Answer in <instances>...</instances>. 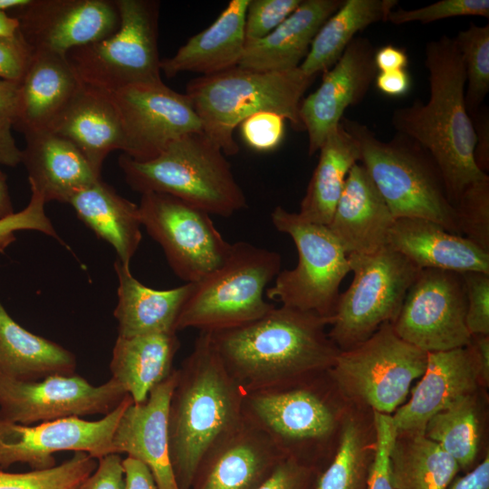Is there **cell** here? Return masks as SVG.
<instances>
[{"label":"cell","instance_id":"obj_1","mask_svg":"<svg viewBox=\"0 0 489 489\" xmlns=\"http://www.w3.org/2000/svg\"><path fill=\"white\" fill-rule=\"evenodd\" d=\"M331 320L281 305L238 328L211 332L229 374L246 394L292 387L326 373L340 350Z\"/></svg>","mask_w":489,"mask_h":489},{"label":"cell","instance_id":"obj_2","mask_svg":"<svg viewBox=\"0 0 489 489\" xmlns=\"http://www.w3.org/2000/svg\"><path fill=\"white\" fill-rule=\"evenodd\" d=\"M425 65L430 87L428 101L417 99L396 109L391 124L397 133L415 139L431 154L455 206L466 187L488 176L474 160L475 134L465 108V72L455 37L444 34L429 41Z\"/></svg>","mask_w":489,"mask_h":489},{"label":"cell","instance_id":"obj_3","mask_svg":"<svg viewBox=\"0 0 489 489\" xmlns=\"http://www.w3.org/2000/svg\"><path fill=\"white\" fill-rule=\"evenodd\" d=\"M177 373L168 407V453L179 489H190L205 454L242 421L245 393L225 367L211 332L200 331Z\"/></svg>","mask_w":489,"mask_h":489},{"label":"cell","instance_id":"obj_4","mask_svg":"<svg viewBox=\"0 0 489 489\" xmlns=\"http://www.w3.org/2000/svg\"><path fill=\"white\" fill-rule=\"evenodd\" d=\"M348 406L326 372L292 387L246 394L243 417L285 458L321 471L335 453Z\"/></svg>","mask_w":489,"mask_h":489},{"label":"cell","instance_id":"obj_5","mask_svg":"<svg viewBox=\"0 0 489 489\" xmlns=\"http://www.w3.org/2000/svg\"><path fill=\"white\" fill-rule=\"evenodd\" d=\"M315 76L298 67L258 72L239 66L191 80L186 88L203 132L225 156L238 153L234 130L247 117L273 111L289 120L292 129L304 130L300 104Z\"/></svg>","mask_w":489,"mask_h":489},{"label":"cell","instance_id":"obj_6","mask_svg":"<svg viewBox=\"0 0 489 489\" xmlns=\"http://www.w3.org/2000/svg\"><path fill=\"white\" fill-rule=\"evenodd\" d=\"M340 122L395 219H426L461 235L440 169L421 144L400 133L383 141L365 124L345 117Z\"/></svg>","mask_w":489,"mask_h":489},{"label":"cell","instance_id":"obj_7","mask_svg":"<svg viewBox=\"0 0 489 489\" xmlns=\"http://www.w3.org/2000/svg\"><path fill=\"white\" fill-rule=\"evenodd\" d=\"M118 163L128 185L141 195H170L224 217L247 206L225 155L203 131L178 138L151 160L122 154Z\"/></svg>","mask_w":489,"mask_h":489},{"label":"cell","instance_id":"obj_8","mask_svg":"<svg viewBox=\"0 0 489 489\" xmlns=\"http://www.w3.org/2000/svg\"><path fill=\"white\" fill-rule=\"evenodd\" d=\"M279 253L235 242L225 261L190 292L177 320L176 331L216 332L253 322L274 307L264 299L268 284L281 271Z\"/></svg>","mask_w":489,"mask_h":489},{"label":"cell","instance_id":"obj_9","mask_svg":"<svg viewBox=\"0 0 489 489\" xmlns=\"http://www.w3.org/2000/svg\"><path fill=\"white\" fill-rule=\"evenodd\" d=\"M427 353L402 340L392 323L340 350L328 374L347 404L392 415L425 371Z\"/></svg>","mask_w":489,"mask_h":489},{"label":"cell","instance_id":"obj_10","mask_svg":"<svg viewBox=\"0 0 489 489\" xmlns=\"http://www.w3.org/2000/svg\"><path fill=\"white\" fill-rule=\"evenodd\" d=\"M120 24L110 35L77 47L66 58L82 84L105 92L160 81L159 3L115 0Z\"/></svg>","mask_w":489,"mask_h":489},{"label":"cell","instance_id":"obj_11","mask_svg":"<svg viewBox=\"0 0 489 489\" xmlns=\"http://www.w3.org/2000/svg\"><path fill=\"white\" fill-rule=\"evenodd\" d=\"M271 220L279 232L292 239L298 263L292 269L279 272L273 285L266 289V297L331 322L340 285L350 272L348 254L327 225L308 222L282 206L273 209Z\"/></svg>","mask_w":489,"mask_h":489},{"label":"cell","instance_id":"obj_12","mask_svg":"<svg viewBox=\"0 0 489 489\" xmlns=\"http://www.w3.org/2000/svg\"><path fill=\"white\" fill-rule=\"evenodd\" d=\"M353 279L340 293L328 335L340 350L393 323L420 269L387 245L370 254H349Z\"/></svg>","mask_w":489,"mask_h":489},{"label":"cell","instance_id":"obj_13","mask_svg":"<svg viewBox=\"0 0 489 489\" xmlns=\"http://www.w3.org/2000/svg\"><path fill=\"white\" fill-rule=\"evenodd\" d=\"M142 226L161 246L174 273L196 283L217 268L231 244L215 226L210 215L173 196L149 192L139 205Z\"/></svg>","mask_w":489,"mask_h":489},{"label":"cell","instance_id":"obj_14","mask_svg":"<svg viewBox=\"0 0 489 489\" xmlns=\"http://www.w3.org/2000/svg\"><path fill=\"white\" fill-rule=\"evenodd\" d=\"M466 295L462 273L420 270L392 326L405 341L429 353L470 343Z\"/></svg>","mask_w":489,"mask_h":489},{"label":"cell","instance_id":"obj_15","mask_svg":"<svg viewBox=\"0 0 489 489\" xmlns=\"http://www.w3.org/2000/svg\"><path fill=\"white\" fill-rule=\"evenodd\" d=\"M108 93L121 124L123 154L136 161L151 160L178 138L203 131L187 95L170 89L162 80Z\"/></svg>","mask_w":489,"mask_h":489},{"label":"cell","instance_id":"obj_16","mask_svg":"<svg viewBox=\"0 0 489 489\" xmlns=\"http://www.w3.org/2000/svg\"><path fill=\"white\" fill-rule=\"evenodd\" d=\"M128 395L111 378L93 386L76 374L32 382L0 377V419L31 426L68 417L106 416Z\"/></svg>","mask_w":489,"mask_h":489},{"label":"cell","instance_id":"obj_17","mask_svg":"<svg viewBox=\"0 0 489 489\" xmlns=\"http://www.w3.org/2000/svg\"><path fill=\"white\" fill-rule=\"evenodd\" d=\"M133 402L128 395L110 414L96 421L68 417L24 426L0 419V469L15 463L33 470L51 468L53 454L84 452L95 459L112 454V436L124 410Z\"/></svg>","mask_w":489,"mask_h":489},{"label":"cell","instance_id":"obj_18","mask_svg":"<svg viewBox=\"0 0 489 489\" xmlns=\"http://www.w3.org/2000/svg\"><path fill=\"white\" fill-rule=\"evenodd\" d=\"M13 16L32 52L63 57L110 35L120 24L115 2L108 0H31Z\"/></svg>","mask_w":489,"mask_h":489},{"label":"cell","instance_id":"obj_19","mask_svg":"<svg viewBox=\"0 0 489 489\" xmlns=\"http://www.w3.org/2000/svg\"><path fill=\"white\" fill-rule=\"evenodd\" d=\"M375 51L369 39L355 37L338 62L323 72L318 89L301 101L299 113L308 133L309 156L320 150L345 110L364 100L378 73Z\"/></svg>","mask_w":489,"mask_h":489},{"label":"cell","instance_id":"obj_20","mask_svg":"<svg viewBox=\"0 0 489 489\" xmlns=\"http://www.w3.org/2000/svg\"><path fill=\"white\" fill-rule=\"evenodd\" d=\"M284 458L264 432L243 417L205 454L190 489H256Z\"/></svg>","mask_w":489,"mask_h":489},{"label":"cell","instance_id":"obj_21","mask_svg":"<svg viewBox=\"0 0 489 489\" xmlns=\"http://www.w3.org/2000/svg\"><path fill=\"white\" fill-rule=\"evenodd\" d=\"M410 398L392 415L396 433H424L428 420L456 400L485 390L471 346L427 353L424 373Z\"/></svg>","mask_w":489,"mask_h":489},{"label":"cell","instance_id":"obj_22","mask_svg":"<svg viewBox=\"0 0 489 489\" xmlns=\"http://www.w3.org/2000/svg\"><path fill=\"white\" fill-rule=\"evenodd\" d=\"M177 369L139 404L132 402L120 417L112 436V454H127L144 463L158 489H179L168 453V417L177 382Z\"/></svg>","mask_w":489,"mask_h":489},{"label":"cell","instance_id":"obj_23","mask_svg":"<svg viewBox=\"0 0 489 489\" xmlns=\"http://www.w3.org/2000/svg\"><path fill=\"white\" fill-rule=\"evenodd\" d=\"M395 221L366 168H350L327 227L346 254H370L388 245Z\"/></svg>","mask_w":489,"mask_h":489},{"label":"cell","instance_id":"obj_24","mask_svg":"<svg viewBox=\"0 0 489 489\" xmlns=\"http://www.w3.org/2000/svg\"><path fill=\"white\" fill-rule=\"evenodd\" d=\"M388 245L420 270L489 273V253L465 236L452 234L429 220L395 219L388 233Z\"/></svg>","mask_w":489,"mask_h":489},{"label":"cell","instance_id":"obj_25","mask_svg":"<svg viewBox=\"0 0 489 489\" xmlns=\"http://www.w3.org/2000/svg\"><path fill=\"white\" fill-rule=\"evenodd\" d=\"M22 163L29 185L44 197L46 203H68L76 193L92 185L98 176L89 161L68 139L51 130L26 132Z\"/></svg>","mask_w":489,"mask_h":489},{"label":"cell","instance_id":"obj_26","mask_svg":"<svg viewBox=\"0 0 489 489\" xmlns=\"http://www.w3.org/2000/svg\"><path fill=\"white\" fill-rule=\"evenodd\" d=\"M344 0H302L299 6L262 39L245 42L239 67L258 72L298 68L316 34Z\"/></svg>","mask_w":489,"mask_h":489},{"label":"cell","instance_id":"obj_27","mask_svg":"<svg viewBox=\"0 0 489 489\" xmlns=\"http://www.w3.org/2000/svg\"><path fill=\"white\" fill-rule=\"evenodd\" d=\"M82 83L66 57L33 52L19 84V102L13 128L23 134L49 129Z\"/></svg>","mask_w":489,"mask_h":489},{"label":"cell","instance_id":"obj_28","mask_svg":"<svg viewBox=\"0 0 489 489\" xmlns=\"http://www.w3.org/2000/svg\"><path fill=\"white\" fill-rule=\"evenodd\" d=\"M48 130L75 145L100 177L107 156L123 150L121 124L109 93L84 84Z\"/></svg>","mask_w":489,"mask_h":489},{"label":"cell","instance_id":"obj_29","mask_svg":"<svg viewBox=\"0 0 489 489\" xmlns=\"http://www.w3.org/2000/svg\"><path fill=\"white\" fill-rule=\"evenodd\" d=\"M250 0H232L216 20L192 36L177 53L160 61L168 78L184 72L216 74L238 66L244 45V22Z\"/></svg>","mask_w":489,"mask_h":489},{"label":"cell","instance_id":"obj_30","mask_svg":"<svg viewBox=\"0 0 489 489\" xmlns=\"http://www.w3.org/2000/svg\"><path fill=\"white\" fill-rule=\"evenodd\" d=\"M118 277V302L114 317L118 336L133 337L152 333L176 332L175 326L191 283L168 289L156 290L139 282L129 265L119 260L114 263Z\"/></svg>","mask_w":489,"mask_h":489},{"label":"cell","instance_id":"obj_31","mask_svg":"<svg viewBox=\"0 0 489 489\" xmlns=\"http://www.w3.org/2000/svg\"><path fill=\"white\" fill-rule=\"evenodd\" d=\"M68 204L82 223L114 248L117 260L129 265L142 238L139 205L101 178L72 196Z\"/></svg>","mask_w":489,"mask_h":489},{"label":"cell","instance_id":"obj_32","mask_svg":"<svg viewBox=\"0 0 489 489\" xmlns=\"http://www.w3.org/2000/svg\"><path fill=\"white\" fill-rule=\"evenodd\" d=\"M75 355L23 328L0 301V377L32 382L75 374Z\"/></svg>","mask_w":489,"mask_h":489},{"label":"cell","instance_id":"obj_33","mask_svg":"<svg viewBox=\"0 0 489 489\" xmlns=\"http://www.w3.org/2000/svg\"><path fill=\"white\" fill-rule=\"evenodd\" d=\"M179 347L176 332L118 336L110 363L111 379L123 387L134 403H143L151 389L174 371L173 361Z\"/></svg>","mask_w":489,"mask_h":489},{"label":"cell","instance_id":"obj_34","mask_svg":"<svg viewBox=\"0 0 489 489\" xmlns=\"http://www.w3.org/2000/svg\"><path fill=\"white\" fill-rule=\"evenodd\" d=\"M375 451L373 411L349 405L335 453L317 474L313 489H368Z\"/></svg>","mask_w":489,"mask_h":489},{"label":"cell","instance_id":"obj_35","mask_svg":"<svg viewBox=\"0 0 489 489\" xmlns=\"http://www.w3.org/2000/svg\"><path fill=\"white\" fill-rule=\"evenodd\" d=\"M319 152L298 215L308 222L327 225L350 168L360 161V147L340 122L328 135Z\"/></svg>","mask_w":489,"mask_h":489},{"label":"cell","instance_id":"obj_36","mask_svg":"<svg viewBox=\"0 0 489 489\" xmlns=\"http://www.w3.org/2000/svg\"><path fill=\"white\" fill-rule=\"evenodd\" d=\"M398 0H344L320 28L299 68L307 76L331 69L355 35L370 24L385 21Z\"/></svg>","mask_w":489,"mask_h":489},{"label":"cell","instance_id":"obj_37","mask_svg":"<svg viewBox=\"0 0 489 489\" xmlns=\"http://www.w3.org/2000/svg\"><path fill=\"white\" fill-rule=\"evenodd\" d=\"M460 467L424 433H396L389 452L395 489H447Z\"/></svg>","mask_w":489,"mask_h":489},{"label":"cell","instance_id":"obj_38","mask_svg":"<svg viewBox=\"0 0 489 489\" xmlns=\"http://www.w3.org/2000/svg\"><path fill=\"white\" fill-rule=\"evenodd\" d=\"M480 390L465 396L433 416L424 435L436 443L458 464L469 471L476 464L483 435V408Z\"/></svg>","mask_w":489,"mask_h":489},{"label":"cell","instance_id":"obj_39","mask_svg":"<svg viewBox=\"0 0 489 489\" xmlns=\"http://www.w3.org/2000/svg\"><path fill=\"white\" fill-rule=\"evenodd\" d=\"M465 72V103L474 116L489 91V25L471 22L455 37Z\"/></svg>","mask_w":489,"mask_h":489},{"label":"cell","instance_id":"obj_40","mask_svg":"<svg viewBox=\"0 0 489 489\" xmlns=\"http://www.w3.org/2000/svg\"><path fill=\"white\" fill-rule=\"evenodd\" d=\"M95 458L75 452L63 463L51 468L26 473L0 470V489H79L97 467Z\"/></svg>","mask_w":489,"mask_h":489},{"label":"cell","instance_id":"obj_41","mask_svg":"<svg viewBox=\"0 0 489 489\" xmlns=\"http://www.w3.org/2000/svg\"><path fill=\"white\" fill-rule=\"evenodd\" d=\"M454 207L460 235L489 253V176L466 187Z\"/></svg>","mask_w":489,"mask_h":489},{"label":"cell","instance_id":"obj_42","mask_svg":"<svg viewBox=\"0 0 489 489\" xmlns=\"http://www.w3.org/2000/svg\"><path fill=\"white\" fill-rule=\"evenodd\" d=\"M476 15L489 17L488 0H441L431 5L406 10L393 9L388 15L387 21L400 25L411 22L423 24L446 18Z\"/></svg>","mask_w":489,"mask_h":489},{"label":"cell","instance_id":"obj_43","mask_svg":"<svg viewBox=\"0 0 489 489\" xmlns=\"http://www.w3.org/2000/svg\"><path fill=\"white\" fill-rule=\"evenodd\" d=\"M30 188L28 205L21 211L0 219V253H4L15 241L17 231H38L62 243L45 214L46 201L43 195L33 186H30Z\"/></svg>","mask_w":489,"mask_h":489},{"label":"cell","instance_id":"obj_44","mask_svg":"<svg viewBox=\"0 0 489 489\" xmlns=\"http://www.w3.org/2000/svg\"><path fill=\"white\" fill-rule=\"evenodd\" d=\"M302 0H250L244 22L245 42L264 38L284 21Z\"/></svg>","mask_w":489,"mask_h":489},{"label":"cell","instance_id":"obj_45","mask_svg":"<svg viewBox=\"0 0 489 489\" xmlns=\"http://www.w3.org/2000/svg\"><path fill=\"white\" fill-rule=\"evenodd\" d=\"M466 295L465 323L471 335H489V273H462Z\"/></svg>","mask_w":489,"mask_h":489},{"label":"cell","instance_id":"obj_46","mask_svg":"<svg viewBox=\"0 0 489 489\" xmlns=\"http://www.w3.org/2000/svg\"><path fill=\"white\" fill-rule=\"evenodd\" d=\"M273 111L256 112L240 123L241 135L245 143L257 151L276 149L284 136V121Z\"/></svg>","mask_w":489,"mask_h":489},{"label":"cell","instance_id":"obj_47","mask_svg":"<svg viewBox=\"0 0 489 489\" xmlns=\"http://www.w3.org/2000/svg\"><path fill=\"white\" fill-rule=\"evenodd\" d=\"M376 428V451L368 489H395L389 472V452L396 436L391 415L373 411Z\"/></svg>","mask_w":489,"mask_h":489},{"label":"cell","instance_id":"obj_48","mask_svg":"<svg viewBox=\"0 0 489 489\" xmlns=\"http://www.w3.org/2000/svg\"><path fill=\"white\" fill-rule=\"evenodd\" d=\"M319 471L295 459L284 458L256 489H313Z\"/></svg>","mask_w":489,"mask_h":489},{"label":"cell","instance_id":"obj_49","mask_svg":"<svg viewBox=\"0 0 489 489\" xmlns=\"http://www.w3.org/2000/svg\"><path fill=\"white\" fill-rule=\"evenodd\" d=\"M32 53L20 35L12 38L0 36V80L20 82Z\"/></svg>","mask_w":489,"mask_h":489},{"label":"cell","instance_id":"obj_50","mask_svg":"<svg viewBox=\"0 0 489 489\" xmlns=\"http://www.w3.org/2000/svg\"><path fill=\"white\" fill-rule=\"evenodd\" d=\"M92 474L79 489H125L124 468L119 454H110L98 459Z\"/></svg>","mask_w":489,"mask_h":489},{"label":"cell","instance_id":"obj_51","mask_svg":"<svg viewBox=\"0 0 489 489\" xmlns=\"http://www.w3.org/2000/svg\"><path fill=\"white\" fill-rule=\"evenodd\" d=\"M473 122L475 144L474 149V160L478 169L487 174L489 171V118L488 110L481 107L478 111L470 117Z\"/></svg>","mask_w":489,"mask_h":489},{"label":"cell","instance_id":"obj_52","mask_svg":"<svg viewBox=\"0 0 489 489\" xmlns=\"http://www.w3.org/2000/svg\"><path fill=\"white\" fill-rule=\"evenodd\" d=\"M122 464L125 489H158L150 469L144 463L127 456Z\"/></svg>","mask_w":489,"mask_h":489},{"label":"cell","instance_id":"obj_53","mask_svg":"<svg viewBox=\"0 0 489 489\" xmlns=\"http://www.w3.org/2000/svg\"><path fill=\"white\" fill-rule=\"evenodd\" d=\"M374 82L377 89L389 97L404 96L411 86V79L407 70L378 72Z\"/></svg>","mask_w":489,"mask_h":489},{"label":"cell","instance_id":"obj_54","mask_svg":"<svg viewBox=\"0 0 489 489\" xmlns=\"http://www.w3.org/2000/svg\"><path fill=\"white\" fill-rule=\"evenodd\" d=\"M447 489H489V455L477 463L465 475L455 478Z\"/></svg>","mask_w":489,"mask_h":489},{"label":"cell","instance_id":"obj_55","mask_svg":"<svg viewBox=\"0 0 489 489\" xmlns=\"http://www.w3.org/2000/svg\"><path fill=\"white\" fill-rule=\"evenodd\" d=\"M13 122L0 117V165L15 167L22 163V150L12 134Z\"/></svg>","mask_w":489,"mask_h":489},{"label":"cell","instance_id":"obj_56","mask_svg":"<svg viewBox=\"0 0 489 489\" xmlns=\"http://www.w3.org/2000/svg\"><path fill=\"white\" fill-rule=\"evenodd\" d=\"M374 62L378 72L406 70L408 57L405 49L388 44L376 49Z\"/></svg>","mask_w":489,"mask_h":489},{"label":"cell","instance_id":"obj_57","mask_svg":"<svg viewBox=\"0 0 489 489\" xmlns=\"http://www.w3.org/2000/svg\"><path fill=\"white\" fill-rule=\"evenodd\" d=\"M19 84L0 80V117L9 119L13 125L18 112Z\"/></svg>","mask_w":489,"mask_h":489},{"label":"cell","instance_id":"obj_58","mask_svg":"<svg viewBox=\"0 0 489 489\" xmlns=\"http://www.w3.org/2000/svg\"><path fill=\"white\" fill-rule=\"evenodd\" d=\"M469 345L475 355L481 383L486 389L489 385V335H472Z\"/></svg>","mask_w":489,"mask_h":489},{"label":"cell","instance_id":"obj_59","mask_svg":"<svg viewBox=\"0 0 489 489\" xmlns=\"http://www.w3.org/2000/svg\"><path fill=\"white\" fill-rule=\"evenodd\" d=\"M14 213L11 197L9 194L6 177L0 170V219Z\"/></svg>","mask_w":489,"mask_h":489},{"label":"cell","instance_id":"obj_60","mask_svg":"<svg viewBox=\"0 0 489 489\" xmlns=\"http://www.w3.org/2000/svg\"><path fill=\"white\" fill-rule=\"evenodd\" d=\"M19 35L18 20L5 13L0 12V36L16 37Z\"/></svg>","mask_w":489,"mask_h":489},{"label":"cell","instance_id":"obj_61","mask_svg":"<svg viewBox=\"0 0 489 489\" xmlns=\"http://www.w3.org/2000/svg\"><path fill=\"white\" fill-rule=\"evenodd\" d=\"M31 3V0H0V12L7 14L8 11L15 12Z\"/></svg>","mask_w":489,"mask_h":489}]
</instances>
